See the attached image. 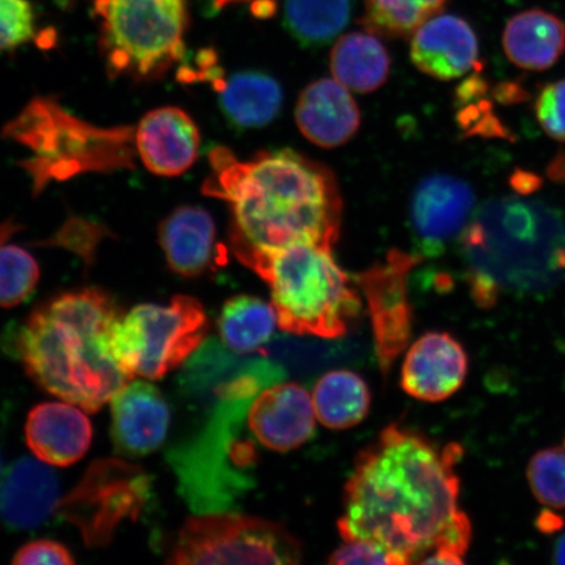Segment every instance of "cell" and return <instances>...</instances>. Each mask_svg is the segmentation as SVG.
I'll return each mask as SVG.
<instances>
[{"instance_id":"obj_27","label":"cell","mask_w":565,"mask_h":565,"mask_svg":"<svg viewBox=\"0 0 565 565\" xmlns=\"http://www.w3.org/2000/svg\"><path fill=\"white\" fill-rule=\"evenodd\" d=\"M352 12V0H287L285 25L303 46L329 44L345 25Z\"/></svg>"},{"instance_id":"obj_23","label":"cell","mask_w":565,"mask_h":565,"mask_svg":"<svg viewBox=\"0 0 565 565\" xmlns=\"http://www.w3.org/2000/svg\"><path fill=\"white\" fill-rule=\"evenodd\" d=\"M211 84L221 97L224 116L233 126L243 129L264 127L279 115L282 92L271 76L252 71L225 77L222 70Z\"/></svg>"},{"instance_id":"obj_12","label":"cell","mask_w":565,"mask_h":565,"mask_svg":"<svg viewBox=\"0 0 565 565\" xmlns=\"http://www.w3.org/2000/svg\"><path fill=\"white\" fill-rule=\"evenodd\" d=\"M476 212V194L468 182L437 174L415 190L409 225L418 257H439L461 237Z\"/></svg>"},{"instance_id":"obj_21","label":"cell","mask_w":565,"mask_h":565,"mask_svg":"<svg viewBox=\"0 0 565 565\" xmlns=\"http://www.w3.org/2000/svg\"><path fill=\"white\" fill-rule=\"evenodd\" d=\"M215 224L206 210L177 209L162 221L159 242L171 270L186 278L200 277L215 263Z\"/></svg>"},{"instance_id":"obj_25","label":"cell","mask_w":565,"mask_h":565,"mask_svg":"<svg viewBox=\"0 0 565 565\" xmlns=\"http://www.w3.org/2000/svg\"><path fill=\"white\" fill-rule=\"evenodd\" d=\"M317 420L330 429H349L370 412L371 394L365 381L351 371H331L317 381L313 391Z\"/></svg>"},{"instance_id":"obj_29","label":"cell","mask_w":565,"mask_h":565,"mask_svg":"<svg viewBox=\"0 0 565 565\" xmlns=\"http://www.w3.org/2000/svg\"><path fill=\"white\" fill-rule=\"evenodd\" d=\"M40 267L35 259L15 245L0 246V307L19 306L38 287Z\"/></svg>"},{"instance_id":"obj_36","label":"cell","mask_w":565,"mask_h":565,"mask_svg":"<svg viewBox=\"0 0 565 565\" xmlns=\"http://www.w3.org/2000/svg\"><path fill=\"white\" fill-rule=\"evenodd\" d=\"M555 562L559 564H565V534L556 543Z\"/></svg>"},{"instance_id":"obj_19","label":"cell","mask_w":565,"mask_h":565,"mask_svg":"<svg viewBox=\"0 0 565 565\" xmlns=\"http://www.w3.org/2000/svg\"><path fill=\"white\" fill-rule=\"evenodd\" d=\"M76 407L68 402H47L32 408L25 426L26 444L40 461L65 468L86 456L92 426Z\"/></svg>"},{"instance_id":"obj_22","label":"cell","mask_w":565,"mask_h":565,"mask_svg":"<svg viewBox=\"0 0 565 565\" xmlns=\"http://www.w3.org/2000/svg\"><path fill=\"white\" fill-rule=\"evenodd\" d=\"M503 47L514 66L527 71L548 70L565 53V23L545 10L515 13L505 25Z\"/></svg>"},{"instance_id":"obj_31","label":"cell","mask_w":565,"mask_h":565,"mask_svg":"<svg viewBox=\"0 0 565 565\" xmlns=\"http://www.w3.org/2000/svg\"><path fill=\"white\" fill-rule=\"evenodd\" d=\"M35 38L30 0H0V52L13 51Z\"/></svg>"},{"instance_id":"obj_2","label":"cell","mask_w":565,"mask_h":565,"mask_svg":"<svg viewBox=\"0 0 565 565\" xmlns=\"http://www.w3.org/2000/svg\"><path fill=\"white\" fill-rule=\"evenodd\" d=\"M210 166L203 193L228 204L231 242L265 249L337 243L342 198L328 168L291 150L238 160L225 147L211 151Z\"/></svg>"},{"instance_id":"obj_38","label":"cell","mask_w":565,"mask_h":565,"mask_svg":"<svg viewBox=\"0 0 565 565\" xmlns=\"http://www.w3.org/2000/svg\"><path fill=\"white\" fill-rule=\"evenodd\" d=\"M0 469H2V461H0Z\"/></svg>"},{"instance_id":"obj_13","label":"cell","mask_w":565,"mask_h":565,"mask_svg":"<svg viewBox=\"0 0 565 565\" xmlns=\"http://www.w3.org/2000/svg\"><path fill=\"white\" fill-rule=\"evenodd\" d=\"M111 439L117 454L143 457L166 441L171 413L158 387L130 381L113 395Z\"/></svg>"},{"instance_id":"obj_9","label":"cell","mask_w":565,"mask_h":565,"mask_svg":"<svg viewBox=\"0 0 565 565\" xmlns=\"http://www.w3.org/2000/svg\"><path fill=\"white\" fill-rule=\"evenodd\" d=\"M301 556L300 542L277 522L214 512L182 525L168 563L292 565Z\"/></svg>"},{"instance_id":"obj_15","label":"cell","mask_w":565,"mask_h":565,"mask_svg":"<svg viewBox=\"0 0 565 565\" xmlns=\"http://www.w3.org/2000/svg\"><path fill=\"white\" fill-rule=\"evenodd\" d=\"M468 369L461 343L449 334L428 333L406 353L401 383L416 399L440 402L463 385Z\"/></svg>"},{"instance_id":"obj_20","label":"cell","mask_w":565,"mask_h":565,"mask_svg":"<svg viewBox=\"0 0 565 565\" xmlns=\"http://www.w3.org/2000/svg\"><path fill=\"white\" fill-rule=\"evenodd\" d=\"M296 122L312 143L334 148L355 136L360 111L343 84L320 79L303 89L296 106Z\"/></svg>"},{"instance_id":"obj_30","label":"cell","mask_w":565,"mask_h":565,"mask_svg":"<svg viewBox=\"0 0 565 565\" xmlns=\"http://www.w3.org/2000/svg\"><path fill=\"white\" fill-rule=\"evenodd\" d=\"M527 480L536 500L553 510L565 508V445L534 455Z\"/></svg>"},{"instance_id":"obj_35","label":"cell","mask_w":565,"mask_h":565,"mask_svg":"<svg viewBox=\"0 0 565 565\" xmlns=\"http://www.w3.org/2000/svg\"><path fill=\"white\" fill-rule=\"evenodd\" d=\"M18 230H20L19 225L12 222L0 224V246L4 245L7 239H9L13 233H17Z\"/></svg>"},{"instance_id":"obj_3","label":"cell","mask_w":565,"mask_h":565,"mask_svg":"<svg viewBox=\"0 0 565 565\" xmlns=\"http://www.w3.org/2000/svg\"><path fill=\"white\" fill-rule=\"evenodd\" d=\"M98 288L54 296L21 324L15 350L35 384L95 414L132 377L118 364L111 334L122 318Z\"/></svg>"},{"instance_id":"obj_26","label":"cell","mask_w":565,"mask_h":565,"mask_svg":"<svg viewBox=\"0 0 565 565\" xmlns=\"http://www.w3.org/2000/svg\"><path fill=\"white\" fill-rule=\"evenodd\" d=\"M277 324L274 307L249 295L230 299L218 318L223 343L237 353H250L263 348Z\"/></svg>"},{"instance_id":"obj_37","label":"cell","mask_w":565,"mask_h":565,"mask_svg":"<svg viewBox=\"0 0 565 565\" xmlns=\"http://www.w3.org/2000/svg\"><path fill=\"white\" fill-rule=\"evenodd\" d=\"M239 2H252V0H215V6L217 7V9H223V7H227L230 4H235Z\"/></svg>"},{"instance_id":"obj_16","label":"cell","mask_w":565,"mask_h":565,"mask_svg":"<svg viewBox=\"0 0 565 565\" xmlns=\"http://www.w3.org/2000/svg\"><path fill=\"white\" fill-rule=\"evenodd\" d=\"M136 131L138 157L153 174L180 175L198 158L200 131L192 117L174 106L148 113Z\"/></svg>"},{"instance_id":"obj_34","label":"cell","mask_w":565,"mask_h":565,"mask_svg":"<svg viewBox=\"0 0 565 565\" xmlns=\"http://www.w3.org/2000/svg\"><path fill=\"white\" fill-rule=\"evenodd\" d=\"M330 564H388L393 557L370 542L343 540V545L330 555Z\"/></svg>"},{"instance_id":"obj_8","label":"cell","mask_w":565,"mask_h":565,"mask_svg":"<svg viewBox=\"0 0 565 565\" xmlns=\"http://www.w3.org/2000/svg\"><path fill=\"white\" fill-rule=\"evenodd\" d=\"M209 328L202 303L179 295L168 307L132 308L113 329L111 350L131 377L161 380L200 349Z\"/></svg>"},{"instance_id":"obj_7","label":"cell","mask_w":565,"mask_h":565,"mask_svg":"<svg viewBox=\"0 0 565 565\" xmlns=\"http://www.w3.org/2000/svg\"><path fill=\"white\" fill-rule=\"evenodd\" d=\"M95 13L113 76L157 79L185 54V0H96Z\"/></svg>"},{"instance_id":"obj_18","label":"cell","mask_w":565,"mask_h":565,"mask_svg":"<svg viewBox=\"0 0 565 565\" xmlns=\"http://www.w3.org/2000/svg\"><path fill=\"white\" fill-rule=\"evenodd\" d=\"M60 500L58 478L33 458L18 459L0 478V521L12 530L41 526Z\"/></svg>"},{"instance_id":"obj_10","label":"cell","mask_w":565,"mask_h":565,"mask_svg":"<svg viewBox=\"0 0 565 565\" xmlns=\"http://www.w3.org/2000/svg\"><path fill=\"white\" fill-rule=\"evenodd\" d=\"M150 491L151 479L139 465L100 459L60 500L55 512L81 530L88 547H104L124 521L139 518Z\"/></svg>"},{"instance_id":"obj_11","label":"cell","mask_w":565,"mask_h":565,"mask_svg":"<svg viewBox=\"0 0 565 565\" xmlns=\"http://www.w3.org/2000/svg\"><path fill=\"white\" fill-rule=\"evenodd\" d=\"M420 259L404 252H392L384 263L358 275L359 286L369 302L374 345L384 373L392 369L412 337L407 277Z\"/></svg>"},{"instance_id":"obj_5","label":"cell","mask_w":565,"mask_h":565,"mask_svg":"<svg viewBox=\"0 0 565 565\" xmlns=\"http://www.w3.org/2000/svg\"><path fill=\"white\" fill-rule=\"evenodd\" d=\"M236 258L271 289L278 327L295 335L343 337L362 300L337 264L333 246L302 243L265 249L231 242Z\"/></svg>"},{"instance_id":"obj_33","label":"cell","mask_w":565,"mask_h":565,"mask_svg":"<svg viewBox=\"0 0 565 565\" xmlns=\"http://www.w3.org/2000/svg\"><path fill=\"white\" fill-rule=\"evenodd\" d=\"M75 559L70 551L60 542L51 540H40L26 543L21 547L12 564H74Z\"/></svg>"},{"instance_id":"obj_32","label":"cell","mask_w":565,"mask_h":565,"mask_svg":"<svg viewBox=\"0 0 565 565\" xmlns=\"http://www.w3.org/2000/svg\"><path fill=\"white\" fill-rule=\"evenodd\" d=\"M535 116L550 138L565 141V79L550 83L540 92Z\"/></svg>"},{"instance_id":"obj_14","label":"cell","mask_w":565,"mask_h":565,"mask_svg":"<svg viewBox=\"0 0 565 565\" xmlns=\"http://www.w3.org/2000/svg\"><path fill=\"white\" fill-rule=\"evenodd\" d=\"M316 420L312 397L295 383L267 387L253 401L247 415L254 437L265 448L280 454L312 439Z\"/></svg>"},{"instance_id":"obj_1","label":"cell","mask_w":565,"mask_h":565,"mask_svg":"<svg viewBox=\"0 0 565 565\" xmlns=\"http://www.w3.org/2000/svg\"><path fill=\"white\" fill-rule=\"evenodd\" d=\"M461 457L456 443L440 448L397 424L384 429L345 484L342 540L370 542L394 565L462 564L471 524L458 508Z\"/></svg>"},{"instance_id":"obj_6","label":"cell","mask_w":565,"mask_h":565,"mask_svg":"<svg viewBox=\"0 0 565 565\" xmlns=\"http://www.w3.org/2000/svg\"><path fill=\"white\" fill-rule=\"evenodd\" d=\"M10 136L31 146L35 158L23 162L40 185L52 177L132 167L136 130L129 127L98 129L70 117L46 100L31 104L10 127Z\"/></svg>"},{"instance_id":"obj_28","label":"cell","mask_w":565,"mask_h":565,"mask_svg":"<svg viewBox=\"0 0 565 565\" xmlns=\"http://www.w3.org/2000/svg\"><path fill=\"white\" fill-rule=\"evenodd\" d=\"M448 0H365L362 24L385 38H407L439 15Z\"/></svg>"},{"instance_id":"obj_17","label":"cell","mask_w":565,"mask_h":565,"mask_svg":"<svg viewBox=\"0 0 565 565\" xmlns=\"http://www.w3.org/2000/svg\"><path fill=\"white\" fill-rule=\"evenodd\" d=\"M475 30L462 18L436 15L413 35L412 60L422 73L454 81L470 73L478 63Z\"/></svg>"},{"instance_id":"obj_24","label":"cell","mask_w":565,"mask_h":565,"mask_svg":"<svg viewBox=\"0 0 565 565\" xmlns=\"http://www.w3.org/2000/svg\"><path fill=\"white\" fill-rule=\"evenodd\" d=\"M331 73L348 89L369 94L387 79L391 58L376 34L352 32L338 40L330 56Z\"/></svg>"},{"instance_id":"obj_4","label":"cell","mask_w":565,"mask_h":565,"mask_svg":"<svg viewBox=\"0 0 565 565\" xmlns=\"http://www.w3.org/2000/svg\"><path fill=\"white\" fill-rule=\"evenodd\" d=\"M472 298L548 292L565 280V217L542 201L503 196L476 210L461 237Z\"/></svg>"}]
</instances>
